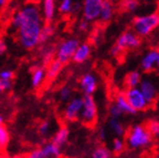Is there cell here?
<instances>
[{"mask_svg":"<svg viewBox=\"0 0 159 158\" xmlns=\"http://www.w3.org/2000/svg\"><path fill=\"white\" fill-rule=\"evenodd\" d=\"M109 1H122V0H109Z\"/></svg>","mask_w":159,"mask_h":158,"instance_id":"7bdbcfd3","label":"cell"},{"mask_svg":"<svg viewBox=\"0 0 159 158\" xmlns=\"http://www.w3.org/2000/svg\"><path fill=\"white\" fill-rule=\"evenodd\" d=\"M79 29L80 31H82V32H86L87 30L89 29V21L87 20H82L81 22L79 23Z\"/></svg>","mask_w":159,"mask_h":158,"instance_id":"e575fe53","label":"cell"},{"mask_svg":"<svg viewBox=\"0 0 159 158\" xmlns=\"http://www.w3.org/2000/svg\"><path fill=\"white\" fill-rule=\"evenodd\" d=\"M113 156V151L104 146H98L93 151L92 157L94 158H109Z\"/></svg>","mask_w":159,"mask_h":158,"instance_id":"d4e9b609","label":"cell"},{"mask_svg":"<svg viewBox=\"0 0 159 158\" xmlns=\"http://www.w3.org/2000/svg\"><path fill=\"white\" fill-rule=\"evenodd\" d=\"M114 103L116 104L119 109H122L124 114H135L136 113L135 109L130 106V104H129L128 101H127L125 93H118L117 94L116 97H115Z\"/></svg>","mask_w":159,"mask_h":158,"instance_id":"ac0fdd59","label":"cell"},{"mask_svg":"<svg viewBox=\"0 0 159 158\" xmlns=\"http://www.w3.org/2000/svg\"><path fill=\"white\" fill-rule=\"evenodd\" d=\"M0 125H3V117L0 115Z\"/></svg>","mask_w":159,"mask_h":158,"instance_id":"60d3db41","label":"cell"},{"mask_svg":"<svg viewBox=\"0 0 159 158\" xmlns=\"http://www.w3.org/2000/svg\"><path fill=\"white\" fill-rule=\"evenodd\" d=\"M103 1L104 0H83L82 11L84 19L89 22L96 21L99 17Z\"/></svg>","mask_w":159,"mask_h":158,"instance_id":"ba28073f","label":"cell"},{"mask_svg":"<svg viewBox=\"0 0 159 158\" xmlns=\"http://www.w3.org/2000/svg\"><path fill=\"white\" fill-rule=\"evenodd\" d=\"M3 91H5V90H3V87H2V85H1V84H0V96H1V95H2V93H3Z\"/></svg>","mask_w":159,"mask_h":158,"instance_id":"ab89813d","label":"cell"},{"mask_svg":"<svg viewBox=\"0 0 159 158\" xmlns=\"http://www.w3.org/2000/svg\"><path fill=\"white\" fill-rule=\"evenodd\" d=\"M159 27V13L152 12L149 15L138 16L133 21V29L139 37H147Z\"/></svg>","mask_w":159,"mask_h":158,"instance_id":"3957f363","label":"cell"},{"mask_svg":"<svg viewBox=\"0 0 159 158\" xmlns=\"http://www.w3.org/2000/svg\"><path fill=\"white\" fill-rule=\"evenodd\" d=\"M0 84L2 85L3 90L7 91V90H10L12 86V80H0Z\"/></svg>","mask_w":159,"mask_h":158,"instance_id":"d590c367","label":"cell"},{"mask_svg":"<svg viewBox=\"0 0 159 158\" xmlns=\"http://www.w3.org/2000/svg\"><path fill=\"white\" fill-rule=\"evenodd\" d=\"M92 53V48L89 43H81L75 50V53L73 55V61L76 63H83L85 62Z\"/></svg>","mask_w":159,"mask_h":158,"instance_id":"9a60e30c","label":"cell"},{"mask_svg":"<svg viewBox=\"0 0 159 158\" xmlns=\"http://www.w3.org/2000/svg\"><path fill=\"white\" fill-rule=\"evenodd\" d=\"M53 33H54V27L50 25V22H47L45 25H43L42 31H41V40H40L41 43H43V42L45 43L50 38L52 37Z\"/></svg>","mask_w":159,"mask_h":158,"instance_id":"484cf974","label":"cell"},{"mask_svg":"<svg viewBox=\"0 0 159 158\" xmlns=\"http://www.w3.org/2000/svg\"><path fill=\"white\" fill-rule=\"evenodd\" d=\"M138 87L140 89V91L143 92V94H144V96L146 97V100L148 101V103L152 105V104L156 101L157 95H158L155 84L152 83L150 80L145 79V80H142V82H140Z\"/></svg>","mask_w":159,"mask_h":158,"instance_id":"7c38bea8","label":"cell"},{"mask_svg":"<svg viewBox=\"0 0 159 158\" xmlns=\"http://www.w3.org/2000/svg\"><path fill=\"white\" fill-rule=\"evenodd\" d=\"M43 21L41 7L34 1L25 3L11 18V27L17 31L18 40L25 49L32 50L41 43Z\"/></svg>","mask_w":159,"mask_h":158,"instance_id":"6da1fadb","label":"cell"},{"mask_svg":"<svg viewBox=\"0 0 159 158\" xmlns=\"http://www.w3.org/2000/svg\"><path fill=\"white\" fill-rule=\"evenodd\" d=\"M10 139L9 133L3 125H0V149H3L8 145Z\"/></svg>","mask_w":159,"mask_h":158,"instance_id":"83f0119b","label":"cell"},{"mask_svg":"<svg viewBox=\"0 0 159 158\" xmlns=\"http://www.w3.org/2000/svg\"><path fill=\"white\" fill-rule=\"evenodd\" d=\"M63 63L59 61L57 59L55 60H52V61L49 63V67H48V70H47V77L49 80H54L57 75L61 73L63 69Z\"/></svg>","mask_w":159,"mask_h":158,"instance_id":"d6986e66","label":"cell"},{"mask_svg":"<svg viewBox=\"0 0 159 158\" xmlns=\"http://www.w3.org/2000/svg\"><path fill=\"white\" fill-rule=\"evenodd\" d=\"M147 128L152 136H159V121H152L147 125Z\"/></svg>","mask_w":159,"mask_h":158,"instance_id":"1f68e13d","label":"cell"},{"mask_svg":"<svg viewBox=\"0 0 159 158\" xmlns=\"http://www.w3.org/2000/svg\"><path fill=\"white\" fill-rule=\"evenodd\" d=\"M79 44H80L79 40L74 39V38H71V39L62 41L59 44V47L57 48V50H55V57H57V59L61 63H63V64L69 63L73 59L75 50L79 47Z\"/></svg>","mask_w":159,"mask_h":158,"instance_id":"8992f818","label":"cell"},{"mask_svg":"<svg viewBox=\"0 0 159 158\" xmlns=\"http://www.w3.org/2000/svg\"><path fill=\"white\" fill-rule=\"evenodd\" d=\"M109 114H111V116L112 117H116V118H119L120 116H123L124 115V113H123V111L120 109H119L118 106H117L115 103H112L111 105H109Z\"/></svg>","mask_w":159,"mask_h":158,"instance_id":"4dcf8cb0","label":"cell"},{"mask_svg":"<svg viewBox=\"0 0 159 158\" xmlns=\"http://www.w3.org/2000/svg\"><path fill=\"white\" fill-rule=\"evenodd\" d=\"M158 57H159V50L152 49L149 50V51H147L144 57H143L142 62H140L143 71L152 72V70H155V67H157Z\"/></svg>","mask_w":159,"mask_h":158,"instance_id":"8fae6325","label":"cell"},{"mask_svg":"<svg viewBox=\"0 0 159 158\" xmlns=\"http://www.w3.org/2000/svg\"><path fill=\"white\" fill-rule=\"evenodd\" d=\"M69 135H70L69 128L63 126V127H61V128L55 133L52 142L62 147V146H64L65 144L67 143V141H69Z\"/></svg>","mask_w":159,"mask_h":158,"instance_id":"ffe728a7","label":"cell"},{"mask_svg":"<svg viewBox=\"0 0 159 158\" xmlns=\"http://www.w3.org/2000/svg\"><path fill=\"white\" fill-rule=\"evenodd\" d=\"M80 86L84 94H92L97 89V79L93 73H86L80 80Z\"/></svg>","mask_w":159,"mask_h":158,"instance_id":"4fadbf2b","label":"cell"},{"mask_svg":"<svg viewBox=\"0 0 159 158\" xmlns=\"http://www.w3.org/2000/svg\"><path fill=\"white\" fill-rule=\"evenodd\" d=\"M122 7L127 12H133L139 8V1L138 0H122Z\"/></svg>","mask_w":159,"mask_h":158,"instance_id":"4316f807","label":"cell"},{"mask_svg":"<svg viewBox=\"0 0 159 158\" xmlns=\"http://www.w3.org/2000/svg\"><path fill=\"white\" fill-rule=\"evenodd\" d=\"M140 43H142L140 37L135 31H125L118 37L115 45L111 50V54L115 58L119 57L126 50L137 49Z\"/></svg>","mask_w":159,"mask_h":158,"instance_id":"277c9868","label":"cell"},{"mask_svg":"<svg viewBox=\"0 0 159 158\" xmlns=\"http://www.w3.org/2000/svg\"><path fill=\"white\" fill-rule=\"evenodd\" d=\"M50 129H51V124L49 122H42L39 126V133L42 136H47L50 133Z\"/></svg>","mask_w":159,"mask_h":158,"instance_id":"d6a6232c","label":"cell"},{"mask_svg":"<svg viewBox=\"0 0 159 158\" xmlns=\"http://www.w3.org/2000/svg\"><path fill=\"white\" fill-rule=\"evenodd\" d=\"M73 95V91L70 86H63L62 89L59 91V97L60 101L62 102H67L72 99Z\"/></svg>","mask_w":159,"mask_h":158,"instance_id":"f1b7e54d","label":"cell"},{"mask_svg":"<svg viewBox=\"0 0 159 158\" xmlns=\"http://www.w3.org/2000/svg\"><path fill=\"white\" fill-rule=\"evenodd\" d=\"M13 72L11 70H2L0 71V80H12Z\"/></svg>","mask_w":159,"mask_h":158,"instance_id":"836d02e7","label":"cell"},{"mask_svg":"<svg viewBox=\"0 0 159 158\" xmlns=\"http://www.w3.org/2000/svg\"><path fill=\"white\" fill-rule=\"evenodd\" d=\"M45 79H47V71L43 67H35L31 75V84L34 89H38L43 85Z\"/></svg>","mask_w":159,"mask_h":158,"instance_id":"e0dca14e","label":"cell"},{"mask_svg":"<svg viewBox=\"0 0 159 158\" xmlns=\"http://www.w3.org/2000/svg\"><path fill=\"white\" fill-rule=\"evenodd\" d=\"M115 12V7L113 5V1H109V0H104L103 1L102 8H101V12H99L98 20L101 22H109L112 20L113 16Z\"/></svg>","mask_w":159,"mask_h":158,"instance_id":"2e32d148","label":"cell"},{"mask_svg":"<svg viewBox=\"0 0 159 158\" xmlns=\"http://www.w3.org/2000/svg\"><path fill=\"white\" fill-rule=\"evenodd\" d=\"M74 5V0H61L57 6V10H59V12L63 13V15H67V13L72 12Z\"/></svg>","mask_w":159,"mask_h":158,"instance_id":"cb8c5ba5","label":"cell"},{"mask_svg":"<svg viewBox=\"0 0 159 158\" xmlns=\"http://www.w3.org/2000/svg\"><path fill=\"white\" fill-rule=\"evenodd\" d=\"M127 145L130 149L147 148L152 142V135L145 125H135L129 129L126 137Z\"/></svg>","mask_w":159,"mask_h":158,"instance_id":"7a4b0ae2","label":"cell"},{"mask_svg":"<svg viewBox=\"0 0 159 158\" xmlns=\"http://www.w3.org/2000/svg\"><path fill=\"white\" fill-rule=\"evenodd\" d=\"M99 138H101V139H105V132H104V129H101V131H99Z\"/></svg>","mask_w":159,"mask_h":158,"instance_id":"f35d334b","label":"cell"},{"mask_svg":"<svg viewBox=\"0 0 159 158\" xmlns=\"http://www.w3.org/2000/svg\"><path fill=\"white\" fill-rule=\"evenodd\" d=\"M6 50H7V44H6L5 40L0 37V57H2L5 54Z\"/></svg>","mask_w":159,"mask_h":158,"instance_id":"8d00e7d4","label":"cell"},{"mask_svg":"<svg viewBox=\"0 0 159 158\" xmlns=\"http://www.w3.org/2000/svg\"><path fill=\"white\" fill-rule=\"evenodd\" d=\"M157 67L159 69V57H158V61H157Z\"/></svg>","mask_w":159,"mask_h":158,"instance_id":"b9f144b4","label":"cell"},{"mask_svg":"<svg viewBox=\"0 0 159 158\" xmlns=\"http://www.w3.org/2000/svg\"><path fill=\"white\" fill-rule=\"evenodd\" d=\"M125 146H126V144L122 138H119V137L115 138L113 141V154L123 153V151L125 149Z\"/></svg>","mask_w":159,"mask_h":158,"instance_id":"f546056e","label":"cell"},{"mask_svg":"<svg viewBox=\"0 0 159 158\" xmlns=\"http://www.w3.org/2000/svg\"><path fill=\"white\" fill-rule=\"evenodd\" d=\"M157 157H158V158H159V153H158V154H157Z\"/></svg>","mask_w":159,"mask_h":158,"instance_id":"ee69618b","label":"cell"},{"mask_svg":"<svg viewBox=\"0 0 159 158\" xmlns=\"http://www.w3.org/2000/svg\"><path fill=\"white\" fill-rule=\"evenodd\" d=\"M80 119L87 126H93L97 121V105L92 94H84Z\"/></svg>","mask_w":159,"mask_h":158,"instance_id":"5b68a950","label":"cell"},{"mask_svg":"<svg viewBox=\"0 0 159 158\" xmlns=\"http://www.w3.org/2000/svg\"><path fill=\"white\" fill-rule=\"evenodd\" d=\"M61 156V146L55 143H48L44 146L32 151L29 154L31 158H53Z\"/></svg>","mask_w":159,"mask_h":158,"instance_id":"30bf717a","label":"cell"},{"mask_svg":"<svg viewBox=\"0 0 159 158\" xmlns=\"http://www.w3.org/2000/svg\"><path fill=\"white\" fill-rule=\"evenodd\" d=\"M108 126L111 131L117 136H124L125 135V127L122 124V122L119 121V118H116V117H112L108 122Z\"/></svg>","mask_w":159,"mask_h":158,"instance_id":"7402d4cb","label":"cell"},{"mask_svg":"<svg viewBox=\"0 0 159 158\" xmlns=\"http://www.w3.org/2000/svg\"><path fill=\"white\" fill-rule=\"evenodd\" d=\"M8 1H9V0H0V10L2 9V8L7 5Z\"/></svg>","mask_w":159,"mask_h":158,"instance_id":"74e56055","label":"cell"},{"mask_svg":"<svg viewBox=\"0 0 159 158\" xmlns=\"http://www.w3.org/2000/svg\"><path fill=\"white\" fill-rule=\"evenodd\" d=\"M55 54V49L53 45H44L41 50V58L44 64H49L53 60V57Z\"/></svg>","mask_w":159,"mask_h":158,"instance_id":"603a6c76","label":"cell"},{"mask_svg":"<svg viewBox=\"0 0 159 158\" xmlns=\"http://www.w3.org/2000/svg\"><path fill=\"white\" fill-rule=\"evenodd\" d=\"M126 99L128 103L130 104V106L135 109V112H143L146 111L150 104L144 96L143 92L140 91L138 86L137 87H127L126 92H125Z\"/></svg>","mask_w":159,"mask_h":158,"instance_id":"52a82bcc","label":"cell"},{"mask_svg":"<svg viewBox=\"0 0 159 158\" xmlns=\"http://www.w3.org/2000/svg\"><path fill=\"white\" fill-rule=\"evenodd\" d=\"M142 74L137 71L129 72L127 74L126 79H125V83H126L127 87H137L139 86V84L142 82Z\"/></svg>","mask_w":159,"mask_h":158,"instance_id":"44dd1931","label":"cell"},{"mask_svg":"<svg viewBox=\"0 0 159 158\" xmlns=\"http://www.w3.org/2000/svg\"><path fill=\"white\" fill-rule=\"evenodd\" d=\"M83 106V97H73L67 101L66 106L63 112V116L66 121L73 122L80 118V114Z\"/></svg>","mask_w":159,"mask_h":158,"instance_id":"9c48e42d","label":"cell"},{"mask_svg":"<svg viewBox=\"0 0 159 158\" xmlns=\"http://www.w3.org/2000/svg\"><path fill=\"white\" fill-rule=\"evenodd\" d=\"M57 11L55 0H43L41 5V13L45 22H52Z\"/></svg>","mask_w":159,"mask_h":158,"instance_id":"5bb4252c","label":"cell"}]
</instances>
